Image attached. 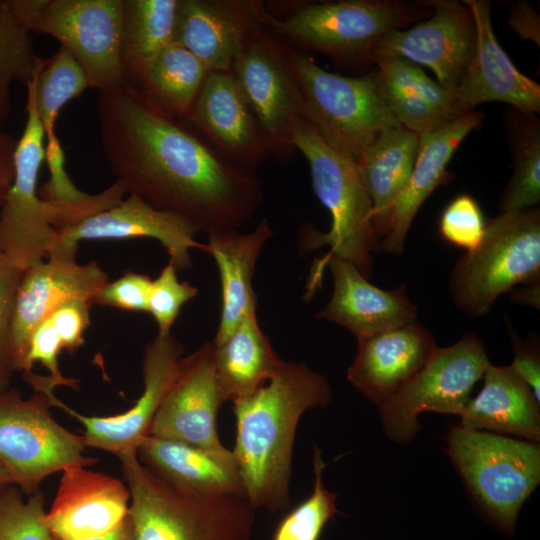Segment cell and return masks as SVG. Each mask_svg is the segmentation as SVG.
<instances>
[{
	"label": "cell",
	"instance_id": "ffe728a7",
	"mask_svg": "<svg viewBox=\"0 0 540 540\" xmlns=\"http://www.w3.org/2000/svg\"><path fill=\"white\" fill-rule=\"evenodd\" d=\"M471 10L476 39L471 58L454 92L461 112L485 102H503L522 114L540 112V85L522 74L500 46L492 27L491 3L463 1Z\"/></svg>",
	"mask_w": 540,
	"mask_h": 540
},
{
	"label": "cell",
	"instance_id": "2e32d148",
	"mask_svg": "<svg viewBox=\"0 0 540 540\" xmlns=\"http://www.w3.org/2000/svg\"><path fill=\"white\" fill-rule=\"evenodd\" d=\"M197 228L186 218L159 210L136 195L128 194L119 204L73 226L57 231L49 259L75 261L81 240L152 238L159 241L177 271L192 265L191 250L205 251L195 239Z\"/></svg>",
	"mask_w": 540,
	"mask_h": 540
},
{
	"label": "cell",
	"instance_id": "7c38bea8",
	"mask_svg": "<svg viewBox=\"0 0 540 540\" xmlns=\"http://www.w3.org/2000/svg\"><path fill=\"white\" fill-rule=\"evenodd\" d=\"M272 150V157L293 160V130L302 118V98L286 45L259 27L246 41L230 70Z\"/></svg>",
	"mask_w": 540,
	"mask_h": 540
},
{
	"label": "cell",
	"instance_id": "6da1fadb",
	"mask_svg": "<svg viewBox=\"0 0 540 540\" xmlns=\"http://www.w3.org/2000/svg\"><path fill=\"white\" fill-rule=\"evenodd\" d=\"M97 113L105 158L128 194L208 235L237 230L262 205L256 174L233 165L187 122L135 89L100 91Z\"/></svg>",
	"mask_w": 540,
	"mask_h": 540
},
{
	"label": "cell",
	"instance_id": "ba28073f",
	"mask_svg": "<svg viewBox=\"0 0 540 540\" xmlns=\"http://www.w3.org/2000/svg\"><path fill=\"white\" fill-rule=\"evenodd\" d=\"M540 212L500 213L485 225L481 243L455 265L450 291L458 308L474 318L519 283L539 281Z\"/></svg>",
	"mask_w": 540,
	"mask_h": 540
},
{
	"label": "cell",
	"instance_id": "277c9868",
	"mask_svg": "<svg viewBox=\"0 0 540 540\" xmlns=\"http://www.w3.org/2000/svg\"><path fill=\"white\" fill-rule=\"evenodd\" d=\"M117 458L135 540H251L256 509L243 494L187 495L153 474L137 454Z\"/></svg>",
	"mask_w": 540,
	"mask_h": 540
},
{
	"label": "cell",
	"instance_id": "5bb4252c",
	"mask_svg": "<svg viewBox=\"0 0 540 540\" xmlns=\"http://www.w3.org/2000/svg\"><path fill=\"white\" fill-rule=\"evenodd\" d=\"M183 352L182 344L171 332L157 334L145 347L141 396L129 410L115 416L80 414L60 401L50 386L38 392L48 397L51 406L63 409L81 423L86 447L104 450L116 457L137 454L141 442L150 435L156 413L179 373Z\"/></svg>",
	"mask_w": 540,
	"mask_h": 540
},
{
	"label": "cell",
	"instance_id": "5b68a950",
	"mask_svg": "<svg viewBox=\"0 0 540 540\" xmlns=\"http://www.w3.org/2000/svg\"><path fill=\"white\" fill-rule=\"evenodd\" d=\"M293 144L306 158L314 192L331 215L326 233L303 227V250L329 246L333 255L353 264L368 277L377 238L372 225V205L357 164L328 145L315 128L300 118L293 130Z\"/></svg>",
	"mask_w": 540,
	"mask_h": 540
},
{
	"label": "cell",
	"instance_id": "d6a6232c",
	"mask_svg": "<svg viewBox=\"0 0 540 540\" xmlns=\"http://www.w3.org/2000/svg\"><path fill=\"white\" fill-rule=\"evenodd\" d=\"M45 161L50 177L38 188V196L53 211L52 226L58 231L119 204L127 193L116 181L101 193L90 195L75 186L65 169V154L56 133L46 136Z\"/></svg>",
	"mask_w": 540,
	"mask_h": 540
},
{
	"label": "cell",
	"instance_id": "bcb514c9",
	"mask_svg": "<svg viewBox=\"0 0 540 540\" xmlns=\"http://www.w3.org/2000/svg\"><path fill=\"white\" fill-rule=\"evenodd\" d=\"M90 308L83 303H68L48 318L67 352L73 353L84 344V334L90 325Z\"/></svg>",
	"mask_w": 540,
	"mask_h": 540
},
{
	"label": "cell",
	"instance_id": "7a4b0ae2",
	"mask_svg": "<svg viewBox=\"0 0 540 540\" xmlns=\"http://www.w3.org/2000/svg\"><path fill=\"white\" fill-rule=\"evenodd\" d=\"M331 400L327 378L302 362L285 361L251 395L233 401L236 441L232 451L244 495L257 510L289 505L292 455L298 422Z\"/></svg>",
	"mask_w": 540,
	"mask_h": 540
},
{
	"label": "cell",
	"instance_id": "f907efd6",
	"mask_svg": "<svg viewBox=\"0 0 540 540\" xmlns=\"http://www.w3.org/2000/svg\"><path fill=\"white\" fill-rule=\"evenodd\" d=\"M51 540H55L51 538ZM85 540H135L131 519L128 516L113 530Z\"/></svg>",
	"mask_w": 540,
	"mask_h": 540
},
{
	"label": "cell",
	"instance_id": "f546056e",
	"mask_svg": "<svg viewBox=\"0 0 540 540\" xmlns=\"http://www.w3.org/2000/svg\"><path fill=\"white\" fill-rule=\"evenodd\" d=\"M212 345L215 371L226 401L251 395L285 362L260 328L256 312L246 315L223 342Z\"/></svg>",
	"mask_w": 540,
	"mask_h": 540
},
{
	"label": "cell",
	"instance_id": "f35d334b",
	"mask_svg": "<svg viewBox=\"0 0 540 540\" xmlns=\"http://www.w3.org/2000/svg\"><path fill=\"white\" fill-rule=\"evenodd\" d=\"M371 63L376 65V74L382 81L416 94L450 117L464 114L455 94L430 78L421 66L401 57L376 58Z\"/></svg>",
	"mask_w": 540,
	"mask_h": 540
},
{
	"label": "cell",
	"instance_id": "ac0fdd59",
	"mask_svg": "<svg viewBox=\"0 0 540 540\" xmlns=\"http://www.w3.org/2000/svg\"><path fill=\"white\" fill-rule=\"evenodd\" d=\"M109 282L96 261H41L26 269L18 287L11 327L10 350L15 371H23L33 331L68 303L95 304Z\"/></svg>",
	"mask_w": 540,
	"mask_h": 540
},
{
	"label": "cell",
	"instance_id": "74e56055",
	"mask_svg": "<svg viewBox=\"0 0 540 540\" xmlns=\"http://www.w3.org/2000/svg\"><path fill=\"white\" fill-rule=\"evenodd\" d=\"M45 498L38 490L24 498L16 486L0 492V540H51L45 523Z\"/></svg>",
	"mask_w": 540,
	"mask_h": 540
},
{
	"label": "cell",
	"instance_id": "f6af8a7d",
	"mask_svg": "<svg viewBox=\"0 0 540 540\" xmlns=\"http://www.w3.org/2000/svg\"><path fill=\"white\" fill-rule=\"evenodd\" d=\"M63 350L60 338L49 319L43 321L33 331L24 362L23 373L30 372L39 361L49 371L50 380L56 386L76 388V380L64 377L59 369L58 356Z\"/></svg>",
	"mask_w": 540,
	"mask_h": 540
},
{
	"label": "cell",
	"instance_id": "7bdbcfd3",
	"mask_svg": "<svg viewBox=\"0 0 540 540\" xmlns=\"http://www.w3.org/2000/svg\"><path fill=\"white\" fill-rule=\"evenodd\" d=\"M24 271L0 251V374L8 377L15 371L10 336L17 291Z\"/></svg>",
	"mask_w": 540,
	"mask_h": 540
},
{
	"label": "cell",
	"instance_id": "7dc6e473",
	"mask_svg": "<svg viewBox=\"0 0 540 540\" xmlns=\"http://www.w3.org/2000/svg\"><path fill=\"white\" fill-rule=\"evenodd\" d=\"M511 340L514 348V360L510 367L529 386L535 398L540 401V361L538 352L515 333H513Z\"/></svg>",
	"mask_w": 540,
	"mask_h": 540
},
{
	"label": "cell",
	"instance_id": "d6986e66",
	"mask_svg": "<svg viewBox=\"0 0 540 540\" xmlns=\"http://www.w3.org/2000/svg\"><path fill=\"white\" fill-rule=\"evenodd\" d=\"M225 159L255 174L270 143L231 71H210L184 120Z\"/></svg>",
	"mask_w": 540,
	"mask_h": 540
},
{
	"label": "cell",
	"instance_id": "8d00e7d4",
	"mask_svg": "<svg viewBox=\"0 0 540 540\" xmlns=\"http://www.w3.org/2000/svg\"><path fill=\"white\" fill-rule=\"evenodd\" d=\"M324 467L321 450L315 445L313 491L282 518L271 540H319L327 523L340 513L336 507L337 495L324 486Z\"/></svg>",
	"mask_w": 540,
	"mask_h": 540
},
{
	"label": "cell",
	"instance_id": "60d3db41",
	"mask_svg": "<svg viewBox=\"0 0 540 540\" xmlns=\"http://www.w3.org/2000/svg\"><path fill=\"white\" fill-rule=\"evenodd\" d=\"M198 294L196 287L181 282L177 270L168 262L152 285L148 300V311L154 318L160 335L168 334L182 306Z\"/></svg>",
	"mask_w": 540,
	"mask_h": 540
},
{
	"label": "cell",
	"instance_id": "c3c4849f",
	"mask_svg": "<svg viewBox=\"0 0 540 540\" xmlns=\"http://www.w3.org/2000/svg\"><path fill=\"white\" fill-rule=\"evenodd\" d=\"M508 22L520 38L532 40L539 46V16L529 3L518 2L514 4L510 11Z\"/></svg>",
	"mask_w": 540,
	"mask_h": 540
},
{
	"label": "cell",
	"instance_id": "4316f807",
	"mask_svg": "<svg viewBox=\"0 0 540 540\" xmlns=\"http://www.w3.org/2000/svg\"><path fill=\"white\" fill-rule=\"evenodd\" d=\"M273 233L264 219L247 233L231 230L208 235L205 252L214 258L221 281V314L213 344L223 342L246 315L256 312L255 266Z\"/></svg>",
	"mask_w": 540,
	"mask_h": 540
},
{
	"label": "cell",
	"instance_id": "484cf974",
	"mask_svg": "<svg viewBox=\"0 0 540 540\" xmlns=\"http://www.w3.org/2000/svg\"><path fill=\"white\" fill-rule=\"evenodd\" d=\"M137 457L153 474L181 493L244 495L233 454L221 456L183 442L149 435L139 445Z\"/></svg>",
	"mask_w": 540,
	"mask_h": 540
},
{
	"label": "cell",
	"instance_id": "8fae6325",
	"mask_svg": "<svg viewBox=\"0 0 540 540\" xmlns=\"http://www.w3.org/2000/svg\"><path fill=\"white\" fill-rule=\"evenodd\" d=\"M489 363L475 333H467L451 346H437L410 381L378 407L385 433L393 441L407 443L420 429L421 413L460 416Z\"/></svg>",
	"mask_w": 540,
	"mask_h": 540
},
{
	"label": "cell",
	"instance_id": "603a6c76",
	"mask_svg": "<svg viewBox=\"0 0 540 540\" xmlns=\"http://www.w3.org/2000/svg\"><path fill=\"white\" fill-rule=\"evenodd\" d=\"M326 265L333 293L316 314L318 319L347 328L357 340L416 322L417 307L407 297L404 284L393 290L378 288L353 264L333 255L318 261L316 276Z\"/></svg>",
	"mask_w": 540,
	"mask_h": 540
},
{
	"label": "cell",
	"instance_id": "816d5d0a",
	"mask_svg": "<svg viewBox=\"0 0 540 540\" xmlns=\"http://www.w3.org/2000/svg\"><path fill=\"white\" fill-rule=\"evenodd\" d=\"M513 297L520 303L539 308V281L530 283V286L514 293Z\"/></svg>",
	"mask_w": 540,
	"mask_h": 540
},
{
	"label": "cell",
	"instance_id": "9a60e30c",
	"mask_svg": "<svg viewBox=\"0 0 540 540\" xmlns=\"http://www.w3.org/2000/svg\"><path fill=\"white\" fill-rule=\"evenodd\" d=\"M423 2L432 10L430 18L386 33L372 48L368 62L383 57L407 59L432 70L437 82L454 93L475 46L473 14L464 2Z\"/></svg>",
	"mask_w": 540,
	"mask_h": 540
},
{
	"label": "cell",
	"instance_id": "d590c367",
	"mask_svg": "<svg viewBox=\"0 0 540 540\" xmlns=\"http://www.w3.org/2000/svg\"><path fill=\"white\" fill-rule=\"evenodd\" d=\"M31 35L11 0H0V126L10 114L12 84L27 86L43 60L33 51Z\"/></svg>",
	"mask_w": 540,
	"mask_h": 540
},
{
	"label": "cell",
	"instance_id": "7402d4cb",
	"mask_svg": "<svg viewBox=\"0 0 540 540\" xmlns=\"http://www.w3.org/2000/svg\"><path fill=\"white\" fill-rule=\"evenodd\" d=\"M261 2L178 0L173 43L210 71H230L246 41L262 25Z\"/></svg>",
	"mask_w": 540,
	"mask_h": 540
},
{
	"label": "cell",
	"instance_id": "83f0119b",
	"mask_svg": "<svg viewBox=\"0 0 540 540\" xmlns=\"http://www.w3.org/2000/svg\"><path fill=\"white\" fill-rule=\"evenodd\" d=\"M483 378L481 391L469 400L460 415L461 427L509 433L538 442L539 401L529 386L510 366L489 363Z\"/></svg>",
	"mask_w": 540,
	"mask_h": 540
},
{
	"label": "cell",
	"instance_id": "db71d44e",
	"mask_svg": "<svg viewBox=\"0 0 540 540\" xmlns=\"http://www.w3.org/2000/svg\"><path fill=\"white\" fill-rule=\"evenodd\" d=\"M10 388V377L0 374V394Z\"/></svg>",
	"mask_w": 540,
	"mask_h": 540
},
{
	"label": "cell",
	"instance_id": "f1b7e54d",
	"mask_svg": "<svg viewBox=\"0 0 540 540\" xmlns=\"http://www.w3.org/2000/svg\"><path fill=\"white\" fill-rule=\"evenodd\" d=\"M419 136L401 125L383 129L362 152L357 167L372 205L376 238L388 233L394 209L414 167Z\"/></svg>",
	"mask_w": 540,
	"mask_h": 540
},
{
	"label": "cell",
	"instance_id": "b9f144b4",
	"mask_svg": "<svg viewBox=\"0 0 540 540\" xmlns=\"http://www.w3.org/2000/svg\"><path fill=\"white\" fill-rule=\"evenodd\" d=\"M485 225L476 200L462 194L455 197L442 212L439 233L447 242L470 252L481 243Z\"/></svg>",
	"mask_w": 540,
	"mask_h": 540
},
{
	"label": "cell",
	"instance_id": "836d02e7",
	"mask_svg": "<svg viewBox=\"0 0 540 540\" xmlns=\"http://www.w3.org/2000/svg\"><path fill=\"white\" fill-rule=\"evenodd\" d=\"M513 173L500 200V213L536 208L540 201V122L522 114L511 123Z\"/></svg>",
	"mask_w": 540,
	"mask_h": 540
},
{
	"label": "cell",
	"instance_id": "e0dca14e",
	"mask_svg": "<svg viewBox=\"0 0 540 540\" xmlns=\"http://www.w3.org/2000/svg\"><path fill=\"white\" fill-rule=\"evenodd\" d=\"M226 402L215 371L212 342L183 357L179 373L159 407L150 435L231 456L217 432V413Z\"/></svg>",
	"mask_w": 540,
	"mask_h": 540
},
{
	"label": "cell",
	"instance_id": "4dcf8cb0",
	"mask_svg": "<svg viewBox=\"0 0 540 540\" xmlns=\"http://www.w3.org/2000/svg\"><path fill=\"white\" fill-rule=\"evenodd\" d=\"M178 0H122L119 61L134 88L152 60L173 43Z\"/></svg>",
	"mask_w": 540,
	"mask_h": 540
},
{
	"label": "cell",
	"instance_id": "3957f363",
	"mask_svg": "<svg viewBox=\"0 0 540 540\" xmlns=\"http://www.w3.org/2000/svg\"><path fill=\"white\" fill-rule=\"evenodd\" d=\"M279 14L261 2V24L287 46L314 51L339 63L368 62L386 33L431 15L423 1L339 0L299 2Z\"/></svg>",
	"mask_w": 540,
	"mask_h": 540
},
{
	"label": "cell",
	"instance_id": "1f68e13d",
	"mask_svg": "<svg viewBox=\"0 0 540 540\" xmlns=\"http://www.w3.org/2000/svg\"><path fill=\"white\" fill-rule=\"evenodd\" d=\"M209 72L192 53L171 43L152 60L133 89L164 113L185 120Z\"/></svg>",
	"mask_w": 540,
	"mask_h": 540
},
{
	"label": "cell",
	"instance_id": "44dd1931",
	"mask_svg": "<svg viewBox=\"0 0 540 540\" xmlns=\"http://www.w3.org/2000/svg\"><path fill=\"white\" fill-rule=\"evenodd\" d=\"M72 465L61 478L45 523L55 540H85L117 527L129 512L130 493L122 481Z\"/></svg>",
	"mask_w": 540,
	"mask_h": 540
},
{
	"label": "cell",
	"instance_id": "d4e9b609",
	"mask_svg": "<svg viewBox=\"0 0 540 540\" xmlns=\"http://www.w3.org/2000/svg\"><path fill=\"white\" fill-rule=\"evenodd\" d=\"M483 118L482 112L469 111L419 137L411 176L398 198L389 231L381 244L384 252L395 255L403 252L407 233L419 208L447 180L446 167L452 155Z\"/></svg>",
	"mask_w": 540,
	"mask_h": 540
},
{
	"label": "cell",
	"instance_id": "f5cc1de1",
	"mask_svg": "<svg viewBox=\"0 0 540 540\" xmlns=\"http://www.w3.org/2000/svg\"><path fill=\"white\" fill-rule=\"evenodd\" d=\"M15 486L14 479L6 467L0 462V492L9 486Z\"/></svg>",
	"mask_w": 540,
	"mask_h": 540
},
{
	"label": "cell",
	"instance_id": "4fadbf2b",
	"mask_svg": "<svg viewBox=\"0 0 540 540\" xmlns=\"http://www.w3.org/2000/svg\"><path fill=\"white\" fill-rule=\"evenodd\" d=\"M27 119L15 151L13 182L1 203L0 251L28 269L49 256L57 231L53 211L39 196L37 181L45 161V133L36 109L32 81L26 86Z\"/></svg>",
	"mask_w": 540,
	"mask_h": 540
},
{
	"label": "cell",
	"instance_id": "8992f818",
	"mask_svg": "<svg viewBox=\"0 0 540 540\" xmlns=\"http://www.w3.org/2000/svg\"><path fill=\"white\" fill-rule=\"evenodd\" d=\"M286 45V44H285ZM302 98V118L337 152L357 163L385 128L400 125L381 92L376 72L343 76L286 45Z\"/></svg>",
	"mask_w": 540,
	"mask_h": 540
},
{
	"label": "cell",
	"instance_id": "cb8c5ba5",
	"mask_svg": "<svg viewBox=\"0 0 540 540\" xmlns=\"http://www.w3.org/2000/svg\"><path fill=\"white\" fill-rule=\"evenodd\" d=\"M357 341L347 378L378 407L410 381L437 348L432 333L418 322Z\"/></svg>",
	"mask_w": 540,
	"mask_h": 540
},
{
	"label": "cell",
	"instance_id": "681fc988",
	"mask_svg": "<svg viewBox=\"0 0 540 540\" xmlns=\"http://www.w3.org/2000/svg\"><path fill=\"white\" fill-rule=\"evenodd\" d=\"M17 143L11 134L0 129V205L13 182Z\"/></svg>",
	"mask_w": 540,
	"mask_h": 540
},
{
	"label": "cell",
	"instance_id": "52a82bcc",
	"mask_svg": "<svg viewBox=\"0 0 540 540\" xmlns=\"http://www.w3.org/2000/svg\"><path fill=\"white\" fill-rule=\"evenodd\" d=\"M447 453L487 518L513 536L520 509L540 481L536 442L452 427Z\"/></svg>",
	"mask_w": 540,
	"mask_h": 540
},
{
	"label": "cell",
	"instance_id": "ab89813d",
	"mask_svg": "<svg viewBox=\"0 0 540 540\" xmlns=\"http://www.w3.org/2000/svg\"><path fill=\"white\" fill-rule=\"evenodd\" d=\"M377 79L384 100L395 119L401 126L419 137L439 129L454 119L416 94L382 81L378 76Z\"/></svg>",
	"mask_w": 540,
	"mask_h": 540
},
{
	"label": "cell",
	"instance_id": "e575fe53",
	"mask_svg": "<svg viewBox=\"0 0 540 540\" xmlns=\"http://www.w3.org/2000/svg\"><path fill=\"white\" fill-rule=\"evenodd\" d=\"M32 86L45 137L55 134L56 120L63 106L90 87L79 62L62 46L51 58L42 60Z\"/></svg>",
	"mask_w": 540,
	"mask_h": 540
},
{
	"label": "cell",
	"instance_id": "30bf717a",
	"mask_svg": "<svg viewBox=\"0 0 540 540\" xmlns=\"http://www.w3.org/2000/svg\"><path fill=\"white\" fill-rule=\"evenodd\" d=\"M32 33L57 39L100 91L124 85L119 61L122 0H11Z\"/></svg>",
	"mask_w": 540,
	"mask_h": 540
},
{
	"label": "cell",
	"instance_id": "9c48e42d",
	"mask_svg": "<svg viewBox=\"0 0 540 540\" xmlns=\"http://www.w3.org/2000/svg\"><path fill=\"white\" fill-rule=\"evenodd\" d=\"M44 393L24 398L16 388L0 394V462L23 494L31 495L51 474L72 465L90 466L82 435L60 425Z\"/></svg>",
	"mask_w": 540,
	"mask_h": 540
},
{
	"label": "cell",
	"instance_id": "ee69618b",
	"mask_svg": "<svg viewBox=\"0 0 540 540\" xmlns=\"http://www.w3.org/2000/svg\"><path fill=\"white\" fill-rule=\"evenodd\" d=\"M151 285L150 276L127 272L117 280L109 281L96 297L95 304L147 312Z\"/></svg>",
	"mask_w": 540,
	"mask_h": 540
}]
</instances>
